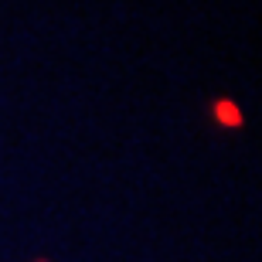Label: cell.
I'll return each instance as SVG.
<instances>
[{
    "mask_svg": "<svg viewBox=\"0 0 262 262\" xmlns=\"http://www.w3.org/2000/svg\"><path fill=\"white\" fill-rule=\"evenodd\" d=\"M214 116H218V123H225V126H238V123H242V113H238V106H232V102H218V106H214Z\"/></svg>",
    "mask_w": 262,
    "mask_h": 262,
    "instance_id": "cell-1",
    "label": "cell"
}]
</instances>
